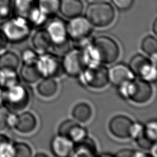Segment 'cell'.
Returning a JSON list of instances; mask_svg holds the SVG:
<instances>
[{
    "label": "cell",
    "instance_id": "cell-7",
    "mask_svg": "<svg viewBox=\"0 0 157 157\" xmlns=\"http://www.w3.org/2000/svg\"><path fill=\"white\" fill-rule=\"evenodd\" d=\"M128 66L134 76L150 83L156 82V61H153V59L142 54L137 53L131 58Z\"/></svg>",
    "mask_w": 157,
    "mask_h": 157
},
{
    "label": "cell",
    "instance_id": "cell-21",
    "mask_svg": "<svg viewBox=\"0 0 157 157\" xmlns=\"http://www.w3.org/2000/svg\"><path fill=\"white\" fill-rule=\"evenodd\" d=\"M93 114L91 106L86 102H80L72 109V115L78 123H86L90 120Z\"/></svg>",
    "mask_w": 157,
    "mask_h": 157
},
{
    "label": "cell",
    "instance_id": "cell-3",
    "mask_svg": "<svg viewBox=\"0 0 157 157\" xmlns=\"http://www.w3.org/2000/svg\"><path fill=\"white\" fill-rule=\"evenodd\" d=\"M92 46L100 64H112L119 57V45L110 37L100 36L93 38Z\"/></svg>",
    "mask_w": 157,
    "mask_h": 157
},
{
    "label": "cell",
    "instance_id": "cell-17",
    "mask_svg": "<svg viewBox=\"0 0 157 157\" xmlns=\"http://www.w3.org/2000/svg\"><path fill=\"white\" fill-rule=\"evenodd\" d=\"M97 147L94 140L86 136L82 140L74 144L71 155L74 156H94L97 155Z\"/></svg>",
    "mask_w": 157,
    "mask_h": 157
},
{
    "label": "cell",
    "instance_id": "cell-1",
    "mask_svg": "<svg viewBox=\"0 0 157 157\" xmlns=\"http://www.w3.org/2000/svg\"><path fill=\"white\" fill-rule=\"evenodd\" d=\"M120 96L136 104L148 102L153 95L150 83L140 78H132L118 86Z\"/></svg>",
    "mask_w": 157,
    "mask_h": 157
},
{
    "label": "cell",
    "instance_id": "cell-20",
    "mask_svg": "<svg viewBox=\"0 0 157 157\" xmlns=\"http://www.w3.org/2000/svg\"><path fill=\"white\" fill-rule=\"evenodd\" d=\"M58 83L53 77H44L37 85V91L41 96L51 98L57 92Z\"/></svg>",
    "mask_w": 157,
    "mask_h": 157
},
{
    "label": "cell",
    "instance_id": "cell-8",
    "mask_svg": "<svg viewBox=\"0 0 157 157\" xmlns=\"http://www.w3.org/2000/svg\"><path fill=\"white\" fill-rule=\"evenodd\" d=\"M31 27L26 18L18 16L6 21L2 31L9 41L20 42L29 37Z\"/></svg>",
    "mask_w": 157,
    "mask_h": 157
},
{
    "label": "cell",
    "instance_id": "cell-38",
    "mask_svg": "<svg viewBox=\"0 0 157 157\" xmlns=\"http://www.w3.org/2000/svg\"><path fill=\"white\" fill-rule=\"evenodd\" d=\"M4 93H5L4 89L0 87V106L4 104Z\"/></svg>",
    "mask_w": 157,
    "mask_h": 157
},
{
    "label": "cell",
    "instance_id": "cell-30",
    "mask_svg": "<svg viewBox=\"0 0 157 157\" xmlns=\"http://www.w3.org/2000/svg\"><path fill=\"white\" fill-rule=\"evenodd\" d=\"M144 135L150 141L156 142L157 122L155 120H150L144 124Z\"/></svg>",
    "mask_w": 157,
    "mask_h": 157
},
{
    "label": "cell",
    "instance_id": "cell-35",
    "mask_svg": "<svg viewBox=\"0 0 157 157\" xmlns=\"http://www.w3.org/2000/svg\"><path fill=\"white\" fill-rule=\"evenodd\" d=\"M115 6L120 10L129 9L132 5L133 0H112Z\"/></svg>",
    "mask_w": 157,
    "mask_h": 157
},
{
    "label": "cell",
    "instance_id": "cell-24",
    "mask_svg": "<svg viewBox=\"0 0 157 157\" xmlns=\"http://www.w3.org/2000/svg\"><path fill=\"white\" fill-rule=\"evenodd\" d=\"M14 5L18 16L26 19L37 7L36 0H14Z\"/></svg>",
    "mask_w": 157,
    "mask_h": 157
},
{
    "label": "cell",
    "instance_id": "cell-29",
    "mask_svg": "<svg viewBox=\"0 0 157 157\" xmlns=\"http://www.w3.org/2000/svg\"><path fill=\"white\" fill-rule=\"evenodd\" d=\"M13 156L30 157L32 156V149L30 146L25 142H15L13 144Z\"/></svg>",
    "mask_w": 157,
    "mask_h": 157
},
{
    "label": "cell",
    "instance_id": "cell-19",
    "mask_svg": "<svg viewBox=\"0 0 157 157\" xmlns=\"http://www.w3.org/2000/svg\"><path fill=\"white\" fill-rule=\"evenodd\" d=\"M59 10L65 17L72 18L80 15L83 10V4L80 0H62Z\"/></svg>",
    "mask_w": 157,
    "mask_h": 157
},
{
    "label": "cell",
    "instance_id": "cell-25",
    "mask_svg": "<svg viewBox=\"0 0 157 157\" xmlns=\"http://www.w3.org/2000/svg\"><path fill=\"white\" fill-rule=\"evenodd\" d=\"M20 64V58L14 52L7 51L0 55V69L16 70Z\"/></svg>",
    "mask_w": 157,
    "mask_h": 157
},
{
    "label": "cell",
    "instance_id": "cell-31",
    "mask_svg": "<svg viewBox=\"0 0 157 157\" xmlns=\"http://www.w3.org/2000/svg\"><path fill=\"white\" fill-rule=\"evenodd\" d=\"M114 156H120V157H151L153 155L150 153H147L140 151L134 150L131 149H121L117 151Z\"/></svg>",
    "mask_w": 157,
    "mask_h": 157
},
{
    "label": "cell",
    "instance_id": "cell-26",
    "mask_svg": "<svg viewBox=\"0 0 157 157\" xmlns=\"http://www.w3.org/2000/svg\"><path fill=\"white\" fill-rule=\"evenodd\" d=\"M141 48L145 53L150 56L152 59L156 60L157 42L155 37L151 35L145 37L141 42Z\"/></svg>",
    "mask_w": 157,
    "mask_h": 157
},
{
    "label": "cell",
    "instance_id": "cell-32",
    "mask_svg": "<svg viewBox=\"0 0 157 157\" xmlns=\"http://www.w3.org/2000/svg\"><path fill=\"white\" fill-rule=\"evenodd\" d=\"M144 136V124L140 122L132 123L130 131L129 137L134 139L135 141Z\"/></svg>",
    "mask_w": 157,
    "mask_h": 157
},
{
    "label": "cell",
    "instance_id": "cell-37",
    "mask_svg": "<svg viewBox=\"0 0 157 157\" xmlns=\"http://www.w3.org/2000/svg\"><path fill=\"white\" fill-rule=\"evenodd\" d=\"M8 39L2 30H0V52L6 48L8 44Z\"/></svg>",
    "mask_w": 157,
    "mask_h": 157
},
{
    "label": "cell",
    "instance_id": "cell-4",
    "mask_svg": "<svg viewBox=\"0 0 157 157\" xmlns=\"http://www.w3.org/2000/svg\"><path fill=\"white\" fill-rule=\"evenodd\" d=\"M78 77L81 83L86 87L102 89L109 83V69L103 64L87 66Z\"/></svg>",
    "mask_w": 157,
    "mask_h": 157
},
{
    "label": "cell",
    "instance_id": "cell-15",
    "mask_svg": "<svg viewBox=\"0 0 157 157\" xmlns=\"http://www.w3.org/2000/svg\"><path fill=\"white\" fill-rule=\"evenodd\" d=\"M37 124V119L33 113L30 112H24L17 115L13 128L20 133L28 134L36 129Z\"/></svg>",
    "mask_w": 157,
    "mask_h": 157
},
{
    "label": "cell",
    "instance_id": "cell-14",
    "mask_svg": "<svg viewBox=\"0 0 157 157\" xmlns=\"http://www.w3.org/2000/svg\"><path fill=\"white\" fill-rule=\"evenodd\" d=\"M134 75L128 65L123 63H118L109 69V82L117 87L122 83L131 80Z\"/></svg>",
    "mask_w": 157,
    "mask_h": 157
},
{
    "label": "cell",
    "instance_id": "cell-6",
    "mask_svg": "<svg viewBox=\"0 0 157 157\" xmlns=\"http://www.w3.org/2000/svg\"><path fill=\"white\" fill-rule=\"evenodd\" d=\"M4 105L12 112L22 110L30 101V93L25 86L20 83L5 89Z\"/></svg>",
    "mask_w": 157,
    "mask_h": 157
},
{
    "label": "cell",
    "instance_id": "cell-27",
    "mask_svg": "<svg viewBox=\"0 0 157 157\" xmlns=\"http://www.w3.org/2000/svg\"><path fill=\"white\" fill-rule=\"evenodd\" d=\"M59 0H38V7L48 17L55 14L59 9Z\"/></svg>",
    "mask_w": 157,
    "mask_h": 157
},
{
    "label": "cell",
    "instance_id": "cell-22",
    "mask_svg": "<svg viewBox=\"0 0 157 157\" xmlns=\"http://www.w3.org/2000/svg\"><path fill=\"white\" fill-rule=\"evenodd\" d=\"M20 77L27 83H34L41 77L36 63H23L20 69Z\"/></svg>",
    "mask_w": 157,
    "mask_h": 157
},
{
    "label": "cell",
    "instance_id": "cell-10",
    "mask_svg": "<svg viewBox=\"0 0 157 157\" xmlns=\"http://www.w3.org/2000/svg\"><path fill=\"white\" fill-rule=\"evenodd\" d=\"M61 63L63 72L73 77H78L86 66L81 50L77 48L67 50Z\"/></svg>",
    "mask_w": 157,
    "mask_h": 157
},
{
    "label": "cell",
    "instance_id": "cell-41",
    "mask_svg": "<svg viewBox=\"0 0 157 157\" xmlns=\"http://www.w3.org/2000/svg\"><path fill=\"white\" fill-rule=\"evenodd\" d=\"M96 156H114V155L113 154H112V153H101V154H99V155H97Z\"/></svg>",
    "mask_w": 157,
    "mask_h": 157
},
{
    "label": "cell",
    "instance_id": "cell-40",
    "mask_svg": "<svg viewBox=\"0 0 157 157\" xmlns=\"http://www.w3.org/2000/svg\"><path fill=\"white\" fill-rule=\"evenodd\" d=\"M36 157H45V156H48V155L42 153V152H40V153H37L34 155Z\"/></svg>",
    "mask_w": 157,
    "mask_h": 157
},
{
    "label": "cell",
    "instance_id": "cell-13",
    "mask_svg": "<svg viewBox=\"0 0 157 157\" xmlns=\"http://www.w3.org/2000/svg\"><path fill=\"white\" fill-rule=\"evenodd\" d=\"M133 121L128 117L118 115L110 120L109 129L111 134L115 137L125 139L129 138V131Z\"/></svg>",
    "mask_w": 157,
    "mask_h": 157
},
{
    "label": "cell",
    "instance_id": "cell-9",
    "mask_svg": "<svg viewBox=\"0 0 157 157\" xmlns=\"http://www.w3.org/2000/svg\"><path fill=\"white\" fill-rule=\"evenodd\" d=\"M45 30L49 35L52 46L56 52L61 53L69 45L67 25L61 19H54L49 22Z\"/></svg>",
    "mask_w": 157,
    "mask_h": 157
},
{
    "label": "cell",
    "instance_id": "cell-5",
    "mask_svg": "<svg viewBox=\"0 0 157 157\" xmlns=\"http://www.w3.org/2000/svg\"><path fill=\"white\" fill-rule=\"evenodd\" d=\"M113 7L108 2H97L90 4L86 10V19L91 25L103 28L110 25L115 19Z\"/></svg>",
    "mask_w": 157,
    "mask_h": 157
},
{
    "label": "cell",
    "instance_id": "cell-34",
    "mask_svg": "<svg viewBox=\"0 0 157 157\" xmlns=\"http://www.w3.org/2000/svg\"><path fill=\"white\" fill-rule=\"evenodd\" d=\"M12 10L11 0H0V20L7 18Z\"/></svg>",
    "mask_w": 157,
    "mask_h": 157
},
{
    "label": "cell",
    "instance_id": "cell-36",
    "mask_svg": "<svg viewBox=\"0 0 157 157\" xmlns=\"http://www.w3.org/2000/svg\"><path fill=\"white\" fill-rule=\"evenodd\" d=\"M9 112L6 109L0 106V131H3L7 126V116Z\"/></svg>",
    "mask_w": 157,
    "mask_h": 157
},
{
    "label": "cell",
    "instance_id": "cell-28",
    "mask_svg": "<svg viewBox=\"0 0 157 157\" xmlns=\"http://www.w3.org/2000/svg\"><path fill=\"white\" fill-rule=\"evenodd\" d=\"M12 156H13V144L7 136L0 134V157Z\"/></svg>",
    "mask_w": 157,
    "mask_h": 157
},
{
    "label": "cell",
    "instance_id": "cell-33",
    "mask_svg": "<svg viewBox=\"0 0 157 157\" xmlns=\"http://www.w3.org/2000/svg\"><path fill=\"white\" fill-rule=\"evenodd\" d=\"M39 55L34 50L26 48L22 52L21 56L23 63L34 64L36 63Z\"/></svg>",
    "mask_w": 157,
    "mask_h": 157
},
{
    "label": "cell",
    "instance_id": "cell-16",
    "mask_svg": "<svg viewBox=\"0 0 157 157\" xmlns=\"http://www.w3.org/2000/svg\"><path fill=\"white\" fill-rule=\"evenodd\" d=\"M74 147V143L69 139L58 134L51 142L52 153L58 157H66L71 155Z\"/></svg>",
    "mask_w": 157,
    "mask_h": 157
},
{
    "label": "cell",
    "instance_id": "cell-23",
    "mask_svg": "<svg viewBox=\"0 0 157 157\" xmlns=\"http://www.w3.org/2000/svg\"><path fill=\"white\" fill-rule=\"evenodd\" d=\"M19 83V76L16 70L0 69V87L7 89Z\"/></svg>",
    "mask_w": 157,
    "mask_h": 157
},
{
    "label": "cell",
    "instance_id": "cell-12",
    "mask_svg": "<svg viewBox=\"0 0 157 157\" xmlns=\"http://www.w3.org/2000/svg\"><path fill=\"white\" fill-rule=\"evenodd\" d=\"M58 134L71 140L74 144L77 143L87 135L86 129L74 120H66L58 127Z\"/></svg>",
    "mask_w": 157,
    "mask_h": 157
},
{
    "label": "cell",
    "instance_id": "cell-18",
    "mask_svg": "<svg viewBox=\"0 0 157 157\" xmlns=\"http://www.w3.org/2000/svg\"><path fill=\"white\" fill-rule=\"evenodd\" d=\"M32 44L38 54H42L52 48V44L47 31L43 29L37 30L32 37Z\"/></svg>",
    "mask_w": 157,
    "mask_h": 157
},
{
    "label": "cell",
    "instance_id": "cell-11",
    "mask_svg": "<svg viewBox=\"0 0 157 157\" xmlns=\"http://www.w3.org/2000/svg\"><path fill=\"white\" fill-rule=\"evenodd\" d=\"M36 64L41 77H43L54 78L63 71L61 60L56 54L48 52L39 54Z\"/></svg>",
    "mask_w": 157,
    "mask_h": 157
},
{
    "label": "cell",
    "instance_id": "cell-39",
    "mask_svg": "<svg viewBox=\"0 0 157 157\" xmlns=\"http://www.w3.org/2000/svg\"><path fill=\"white\" fill-rule=\"evenodd\" d=\"M152 30L155 34H156L157 33V21L156 19L154 21L153 26H152Z\"/></svg>",
    "mask_w": 157,
    "mask_h": 157
},
{
    "label": "cell",
    "instance_id": "cell-2",
    "mask_svg": "<svg viewBox=\"0 0 157 157\" xmlns=\"http://www.w3.org/2000/svg\"><path fill=\"white\" fill-rule=\"evenodd\" d=\"M69 38L75 44V48L80 50L90 44L93 39L91 37L92 26L85 18L78 16L72 18L67 25Z\"/></svg>",
    "mask_w": 157,
    "mask_h": 157
}]
</instances>
